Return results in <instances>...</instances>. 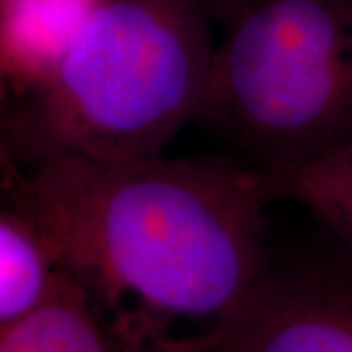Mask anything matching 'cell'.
Instances as JSON below:
<instances>
[{
	"mask_svg": "<svg viewBox=\"0 0 352 352\" xmlns=\"http://www.w3.org/2000/svg\"><path fill=\"white\" fill-rule=\"evenodd\" d=\"M102 0H0L2 90L22 100L47 85Z\"/></svg>",
	"mask_w": 352,
	"mask_h": 352,
	"instance_id": "5",
	"label": "cell"
},
{
	"mask_svg": "<svg viewBox=\"0 0 352 352\" xmlns=\"http://www.w3.org/2000/svg\"><path fill=\"white\" fill-rule=\"evenodd\" d=\"M261 173L268 200L300 204L352 247V141L305 163Z\"/></svg>",
	"mask_w": 352,
	"mask_h": 352,
	"instance_id": "8",
	"label": "cell"
},
{
	"mask_svg": "<svg viewBox=\"0 0 352 352\" xmlns=\"http://www.w3.org/2000/svg\"><path fill=\"white\" fill-rule=\"evenodd\" d=\"M2 192L133 352H192L270 266L263 173L227 157H2Z\"/></svg>",
	"mask_w": 352,
	"mask_h": 352,
	"instance_id": "1",
	"label": "cell"
},
{
	"mask_svg": "<svg viewBox=\"0 0 352 352\" xmlns=\"http://www.w3.org/2000/svg\"><path fill=\"white\" fill-rule=\"evenodd\" d=\"M215 36L198 0H102L47 85L4 118L2 157L135 161L201 120Z\"/></svg>",
	"mask_w": 352,
	"mask_h": 352,
	"instance_id": "2",
	"label": "cell"
},
{
	"mask_svg": "<svg viewBox=\"0 0 352 352\" xmlns=\"http://www.w3.org/2000/svg\"><path fill=\"white\" fill-rule=\"evenodd\" d=\"M192 352H352V272L268 266L237 311Z\"/></svg>",
	"mask_w": 352,
	"mask_h": 352,
	"instance_id": "4",
	"label": "cell"
},
{
	"mask_svg": "<svg viewBox=\"0 0 352 352\" xmlns=\"http://www.w3.org/2000/svg\"><path fill=\"white\" fill-rule=\"evenodd\" d=\"M61 268L34 215L2 192L0 212V329L36 311Z\"/></svg>",
	"mask_w": 352,
	"mask_h": 352,
	"instance_id": "7",
	"label": "cell"
},
{
	"mask_svg": "<svg viewBox=\"0 0 352 352\" xmlns=\"http://www.w3.org/2000/svg\"><path fill=\"white\" fill-rule=\"evenodd\" d=\"M0 352H133L92 305L87 292L59 272L36 311L0 329Z\"/></svg>",
	"mask_w": 352,
	"mask_h": 352,
	"instance_id": "6",
	"label": "cell"
},
{
	"mask_svg": "<svg viewBox=\"0 0 352 352\" xmlns=\"http://www.w3.org/2000/svg\"><path fill=\"white\" fill-rule=\"evenodd\" d=\"M201 120L256 168L352 141V0H217Z\"/></svg>",
	"mask_w": 352,
	"mask_h": 352,
	"instance_id": "3",
	"label": "cell"
}]
</instances>
